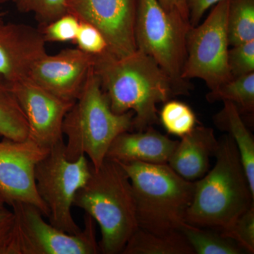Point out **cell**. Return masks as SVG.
Here are the masks:
<instances>
[{
    "mask_svg": "<svg viewBox=\"0 0 254 254\" xmlns=\"http://www.w3.org/2000/svg\"><path fill=\"white\" fill-rule=\"evenodd\" d=\"M93 69L114 113H134L133 131L158 125L157 105L177 96L168 75L138 50L123 58H95Z\"/></svg>",
    "mask_w": 254,
    "mask_h": 254,
    "instance_id": "1",
    "label": "cell"
},
{
    "mask_svg": "<svg viewBox=\"0 0 254 254\" xmlns=\"http://www.w3.org/2000/svg\"><path fill=\"white\" fill-rule=\"evenodd\" d=\"M214 157L213 169L194 182L193 199L185 219L190 225L223 232L254 205V194L230 135L218 140Z\"/></svg>",
    "mask_w": 254,
    "mask_h": 254,
    "instance_id": "2",
    "label": "cell"
},
{
    "mask_svg": "<svg viewBox=\"0 0 254 254\" xmlns=\"http://www.w3.org/2000/svg\"><path fill=\"white\" fill-rule=\"evenodd\" d=\"M73 205L83 209L99 225L101 253L122 254L138 228L131 182L115 160L105 158L98 169L92 166L88 181L76 192Z\"/></svg>",
    "mask_w": 254,
    "mask_h": 254,
    "instance_id": "3",
    "label": "cell"
},
{
    "mask_svg": "<svg viewBox=\"0 0 254 254\" xmlns=\"http://www.w3.org/2000/svg\"><path fill=\"white\" fill-rule=\"evenodd\" d=\"M133 111L114 113L92 68L79 96L64 119L66 158L73 161L87 155L93 168L98 169L115 138L133 131Z\"/></svg>",
    "mask_w": 254,
    "mask_h": 254,
    "instance_id": "4",
    "label": "cell"
},
{
    "mask_svg": "<svg viewBox=\"0 0 254 254\" xmlns=\"http://www.w3.org/2000/svg\"><path fill=\"white\" fill-rule=\"evenodd\" d=\"M118 163L131 182L138 227L155 235L180 231L193 199L194 182L184 179L168 164Z\"/></svg>",
    "mask_w": 254,
    "mask_h": 254,
    "instance_id": "5",
    "label": "cell"
},
{
    "mask_svg": "<svg viewBox=\"0 0 254 254\" xmlns=\"http://www.w3.org/2000/svg\"><path fill=\"white\" fill-rule=\"evenodd\" d=\"M190 26L164 10L158 0H138L135 43L154 60L173 83L176 95L190 94V82L182 77L187 58L186 36Z\"/></svg>",
    "mask_w": 254,
    "mask_h": 254,
    "instance_id": "6",
    "label": "cell"
},
{
    "mask_svg": "<svg viewBox=\"0 0 254 254\" xmlns=\"http://www.w3.org/2000/svg\"><path fill=\"white\" fill-rule=\"evenodd\" d=\"M92 165L86 155L68 160L65 143L62 141L50 148L49 153L37 164L35 180L38 194L49 209L50 223L71 235L82 229L71 214L76 192L88 181Z\"/></svg>",
    "mask_w": 254,
    "mask_h": 254,
    "instance_id": "7",
    "label": "cell"
},
{
    "mask_svg": "<svg viewBox=\"0 0 254 254\" xmlns=\"http://www.w3.org/2000/svg\"><path fill=\"white\" fill-rule=\"evenodd\" d=\"M15 222L11 254H97L100 253L96 240L95 221L84 216V227L71 235L48 223L41 210L22 202L9 205Z\"/></svg>",
    "mask_w": 254,
    "mask_h": 254,
    "instance_id": "8",
    "label": "cell"
},
{
    "mask_svg": "<svg viewBox=\"0 0 254 254\" xmlns=\"http://www.w3.org/2000/svg\"><path fill=\"white\" fill-rule=\"evenodd\" d=\"M230 0H222L201 24L189 29L187 58L182 77L200 78L210 91L233 79L227 64L229 50L227 18Z\"/></svg>",
    "mask_w": 254,
    "mask_h": 254,
    "instance_id": "9",
    "label": "cell"
},
{
    "mask_svg": "<svg viewBox=\"0 0 254 254\" xmlns=\"http://www.w3.org/2000/svg\"><path fill=\"white\" fill-rule=\"evenodd\" d=\"M50 149L28 137L23 141L3 138L0 141V193L6 204L30 203L48 218L49 209L38 194L34 173L37 164Z\"/></svg>",
    "mask_w": 254,
    "mask_h": 254,
    "instance_id": "10",
    "label": "cell"
},
{
    "mask_svg": "<svg viewBox=\"0 0 254 254\" xmlns=\"http://www.w3.org/2000/svg\"><path fill=\"white\" fill-rule=\"evenodd\" d=\"M138 0H66L67 13L91 23L106 38L118 58L134 53Z\"/></svg>",
    "mask_w": 254,
    "mask_h": 254,
    "instance_id": "11",
    "label": "cell"
},
{
    "mask_svg": "<svg viewBox=\"0 0 254 254\" xmlns=\"http://www.w3.org/2000/svg\"><path fill=\"white\" fill-rule=\"evenodd\" d=\"M9 85L27 120L28 138L48 148L64 141V119L74 102L62 99L28 78Z\"/></svg>",
    "mask_w": 254,
    "mask_h": 254,
    "instance_id": "12",
    "label": "cell"
},
{
    "mask_svg": "<svg viewBox=\"0 0 254 254\" xmlns=\"http://www.w3.org/2000/svg\"><path fill=\"white\" fill-rule=\"evenodd\" d=\"M94 64L95 57L78 48L46 53L33 65L28 78L62 99L75 102Z\"/></svg>",
    "mask_w": 254,
    "mask_h": 254,
    "instance_id": "13",
    "label": "cell"
},
{
    "mask_svg": "<svg viewBox=\"0 0 254 254\" xmlns=\"http://www.w3.org/2000/svg\"><path fill=\"white\" fill-rule=\"evenodd\" d=\"M40 28L23 23L0 22V77L8 84L28 78L36 61L46 54Z\"/></svg>",
    "mask_w": 254,
    "mask_h": 254,
    "instance_id": "14",
    "label": "cell"
},
{
    "mask_svg": "<svg viewBox=\"0 0 254 254\" xmlns=\"http://www.w3.org/2000/svg\"><path fill=\"white\" fill-rule=\"evenodd\" d=\"M178 142L153 127L143 131H125L114 140L105 158L118 163L168 164Z\"/></svg>",
    "mask_w": 254,
    "mask_h": 254,
    "instance_id": "15",
    "label": "cell"
},
{
    "mask_svg": "<svg viewBox=\"0 0 254 254\" xmlns=\"http://www.w3.org/2000/svg\"><path fill=\"white\" fill-rule=\"evenodd\" d=\"M218 147L213 128L196 126L182 137L168 164L185 180L197 181L209 171L210 158L215 156Z\"/></svg>",
    "mask_w": 254,
    "mask_h": 254,
    "instance_id": "16",
    "label": "cell"
},
{
    "mask_svg": "<svg viewBox=\"0 0 254 254\" xmlns=\"http://www.w3.org/2000/svg\"><path fill=\"white\" fill-rule=\"evenodd\" d=\"M220 113L214 117V123L222 131L227 132L237 145L251 190L254 194V139L246 127L240 110L231 102L225 101Z\"/></svg>",
    "mask_w": 254,
    "mask_h": 254,
    "instance_id": "17",
    "label": "cell"
},
{
    "mask_svg": "<svg viewBox=\"0 0 254 254\" xmlns=\"http://www.w3.org/2000/svg\"><path fill=\"white\" fill-rule=\"evenodd\" d=\"M123 254H195L181 231L155 235L138 227L127 242Z\"/></svg>",
    "mask_w": 254,
    "mask_h": 254,
    "instance_id": "18",
    "label": "cell"
},
{
    "mask_svg": "<svg viewBox=\"0 0 254 254\" xmlns=\"http://www.w3.org/2000/svg\"><path fill=\"white\" fill-rule=\"evenodd\" d=\"M0 136L14 141L28 137L26 117L11 87L0 77Z\"/></svg>",
    "mask_w": 254,
    "mask_h": 254,
    "instance_id": "19",
    "label": "cell"
},
{
    "mask_svg": "<svg viewBox=\"0 0 254 254\" xmlns=\"http://www.w3.org/2000/svg\"><path fill=\"white\" fill-rule=\"evenodd\" d=\"M180 231L186 237L195 254H247L235 241L224 236L218 230L185 222Z\"/></svg>",
    "mask_w": 254,
    "mask_h": 254,
    "instance_id": "20",
    "label": "cell"
},
{
    "mask_svg": "<svg viewBox=\"0 0 254 254\" xmlns=\"http://www.w3.org/2000/svg\"><path fill=\"white\" fill-rule=\"evenodd\" d=\"M210 103L228 101L235 104L241 113L254 111V72L233 78L212 90L206 95Z\"/></svg>",
    "mask_w": 254,
    "mask_h": 254,
    "instance_id": "21",
    "label": "cell"
},
{
    "mask_svg": "<svg viewBox=\"0 0 254 254\" xmlns=\"http://www.w3.org/2000/svg\"><path fill=\"white\" fill-rule=\"evenodd\" d=\"M227 31L230 46L254 41V0H230Z\"/></svg>",
    "mask_w": 254,
    "mask_h": 254,
    "instance_id": "22",
    "label": "cell"
},
{
    "mask_svg": "<svg viewBox=\"0 0 254 254\" xmlns=\"http://www.w3.org/2000/svg\"><path fill=\"white\" fill-rule=\"evenodd\" d=\"M158 118L159 122L168 133L180 138L190 133L198 124L193 110L179 100L165 102Z\"/></svg>",
    "mask_w": 254,
    "mask_h": 254,
    "instance_id": "23",
    "label": "cell"
},
{
    "mask_svg": "<svg viewBox=\"0 0 254 254\" xmlns=\"http://www.w3.org/2000/svg\"><path fill=\"white\" fill-rule=\"evenodd\" d=\"M20 12L34 15L40 26L53 22L67 13L66 0H13Z\"/></svg>",
    "mask_w": 254,
    "mask_h": 254,
    "instance_id": "24",
    "label": "cell"
},
{
    "mask_svg": "<svg viewBox=\"0 0 254 254\" xmlns=\"http://www.w3.org/2000/svg\"><path fill=\"white\" fill-rule=\"evenodd\" d=\"M73 42L78 49L95 58L114 55L102 32L89 23L80 21L77 35Z\"/></svg>",
    "mask_w": 254,
    "mask_h": 254,
    "instance_id": "25",
    "label": "cell"
},
{
    "mask_svg": "<svg viewBox=\"0 0 254 254\" xmlns=\"http://www.w3.org/2000/svg\"><path fill=\"white\" fill-rule=\"evenodd\" d=\"M229 237L245 251L254 253V205L242 213L227 230L220 232Z\"/></svg>",
    "mask_w": 254,
    "mask_h": 254,
    "instance_id": "26",
    "label": "cell"
},
{
    "mask_svg": "<svg viewBox=\"0 0 254 254\" xmlns=\"http://www.w3.org/2000/svg\"><path fill=\"white\" fill-rule=\"evenodd\" d=\"M79 25L76 16L66 13L53 22L41 26L40 29L46 43H65L74 41Z\"/></svg>",
    "mask_w": 254,
    "mask_h": 254,
    "instance_id": "27",
    "label": "cell"
},
{
    "mask_svg": "<svg viewBox=\"0 0 254 254\" xmlns=\"http://www.w3.org/2000/svg\"><path fill=\"white\" fill-rule=\"evenodd\" d=\"M227 64L232 78L254 72V41L232 46L228 50Z\"/></svg>",
    "mask_w": 254,
    "mask_h": 254,
    "instance_id": "28",
    "label": "cell"
},
{
    "mask_svg": "<svg viewBox=\"0 0 254 254\" xmlns=\"http://www.w3.org/2000/svg\"><path fill=\"white\" fill-rule=\"evenodd\" d=\"M14 222L12 210H0V254H11Z\"/></svg>",
    "mask_w": 254,
    "mask_h": 254,
    "instance_id": "29",
    "label": "cell"
},
{
    "mask_svg": "<svg viewBox=\"0 0 254 254\" xmlns=\"http://www.w3.org/2000/svg\"><path fill=\"white\" fill-rule=\"evenodd\" d=\"M158 1L169 14L190 26L186 0H158Z\"/></svg>",
    "mask_w": 254,
    "mask_h": 254,
    "instance_id": "30",
    "label": "cell"
},
{
    "mask_svg": "<svg viewBox=\"0 0 254 254\" xmlns=\"http://www.w3.org/2000/svg\"><path fill=\"white\" fill-rule=\"evenodd\" d=\"M220 1L222 0H186L190 26L193 27L199 24L205 11Z\"/></svg>",
    "mask_w": 254,
    "mask_h": 254,
    "instance_id": "31",
    "label": "cell"
},
{
    "mask_svg": "<svg viewBox=\"0 0 254 254\" xmlns=\"http://www.w3.org/2000/svg\"><path fill=\"white\" fill-rule=\"evenodd\" d=\"M6 204V200H5L4 197L3 196L2 194L0 193V210L5 208V205Z\"/></svg>",
    "mask_w": 254,
    "mask_h": 254,
    "instance_id": "32",
    "label": "cell"
},
{
    "mask_svg": "<svg viewBox=\"0 0 254 254\" xmlns=\"http://www.w3.org/2000/svg\"><path fill=\"white\" fill-rule=\"evenodd\" d=\"M4 16L5 12L0 10V22H1V21H4V20H3V18H4Z\"/></svg>",
    "mask_w": 254,
    "mask_h": 254,
    "instance_id": "33",
    "label": "cell"
},
{
    "mask_svg": "<svg viewBox=\"0 0 254 254\" xmlns=\"http://www.w3.org/2000/svg\"><path fill=\"white\" fill-rule=\"evenodd\" d=\"M9 0H0V5L5 4V3L8 2Z\"/></svg>",
    "mask_w": 254,
    "mask_h": 254,
    "instance_id": "34",
    "label": "cell"
}]
</instances>
